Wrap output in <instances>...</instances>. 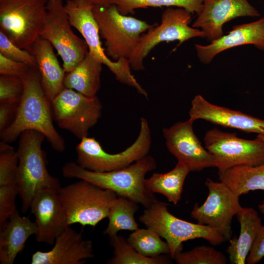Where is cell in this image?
<instances>
[{"mask_svg":"<svg viewBox=\"0 0 264 264\" xmlns=\"http://www.w3.org/2000/svg\"><path fill=\"white\" fill-rule=\"evenodd\" d=\"M22 77L23 93L14 121L0 132L1 141L11 143L23 132L34 130L43 134L55 151L63 152L65 142L53 124L51 102L44 90L37 67H30Z\"/></svg>","mask_w":264,"mask_h":264,"instance_id":"6da1fadb","label":"cell"},{"mask_svg":"<svg viewBox=\"0 0 264 264\" xmlns=\"http://www.w3.org/2000/svg\"><path fill=\"white\" fill-rule=\"evenodd\" d=\"M156 167L155 160L147 155L125 168L110 172L89 171L72 162L65 163L62 171L65 177L87 180L113 191L118 197L140 204L146 208L157 200L154 193L147 187L145 178L146 174Z\"/></svg>","mask_w":264,"mask_h":264,"instance_id":"7a4b0ae2","label":"cell"},{"mask_svg":"<svg viewBox=\"0 0 264 264\" xmlns=\"http://www.w3.org/2000/svg\"><path fill=\"white\" fill-rule=\"evenodd\" d=\"M45 138L43 134L34 130L25 131L20 135L16 184L23 213L30 209L39 191L48 188L58 191L61 187L58 179L47 170L46 156L42 148Z\"/></svg>","mask_w":264,"mask_h":264,"instance_id":"3957f363","label":"cell"},{"mask_svg":"<svg viewBox=\"0 0 264 264\" xmlns=\"http://www.w3.org/2000/svg\"><path fill=\"white\" fill-rule=\"evenodd\" d=\"M139 220L165 240L172 259L177 252L182 251V243L186 241L201 238L213 246L220 245L227 241L216 228L175 217L169 212L165 203L158 200L146 208L139 217Z\"/></svg>","mask_w":264,"mask_h":264,"instance_id":"277c9868","label":"cell"},{"mask_svg":"<svg viewBox=\"0 0 264 264\" xmlns=\"http://www.w3.org/2000/svg\"><path fill=\"white\" fill-rule=\"evenodd\" d=\"M93 12L100 37L105 40V53L114 61L129 59L141 35L154 25L121 14L114 4L94 5Z\"/></svg>","mask_w":264,"mask_h":264,"instance_id":"5b68a950","label":"cell"},{"mask_svg":"<svg viewBox=\"0 0 264 264\" xmlns=\"http://www.w3.org/2000/svg\"><path fill=\"white\" fill-rule=\"evenodd\" d=\"M58 194L69 225L79 223L93 227L108 218L118 197L113 191L83 179L61 187Z\"/></svg>","mask_w":264,"mask_h":264,"instance_id":"8992f818","label":"cell"},{"mask_svg":"<svg viewBox=\"0 0 264 264\" xmlns=\"http://www.w3.org/2000/svg\"><path fill=\"white\" fill-rule=\"evenodd\" d=\"M48 0H0V31L30 52L40 37Z\"/></svg>","mask_w":264,"mask_h":264,"instance_id":"52a82bcc","label":"cell"},{"mask_svg":"<svg viewBox=\"0 0 264 264\" xmlns=\"http://www.w3.org/2000/svg\"><path fill=\"white\" fill-rule=\"evenodd\" d=\"M140 124L135 141L117 154L106 152L93 137H83L76 147L77 163L89 171L106 172L125 168L148 155L152 142L151 131L145 118H141Z\"/></svg>","mask_w":264,"mask_h":264,"instance_id":"ba28073f","label":"cell"},{"mask_svg":"<svg viewBox=\"0 0 264 264\" xmlns=\"http://www.w3.org/2000/svg\"><path fill=\"white\" fill-rule=\"evenodd\" d=\"M94 4L89 0H67L65 10L72 26L82 35L88 48V52L106 66L119 82L137 88L139 84L132 74L129 60L121 58L112 61L106 55L100 41L99 28L94 18Z\"/></svg>","mask_w":264,"mask_h":264,"instance_id":"9c48e42d","label":"cell"},{"mask_svg":"<svg viewBox=\"0 0 264 264\" xmlns=\"http://www.w3.org/2000/svg\"><path fill=\"white\" fill-rule=\"evenodd\" d=\"M191 13L182 8L168 7L162 13L161 23L143 33L129 60L131 67L136 71L144 69V60L150 52L161 42L178 41L180 45L195 37L205 38L201 30L190 27Z\"/></svg>","mask_w":264,"mask_h":264,"instance_id":"30bf717a","label":"cell"},{"mask_svg":"<svg viewBox=\"0 0 264 264\" xmlns=\"http://www.w3.org/2000/svg\"><path fill=\"white\" fill-rule=\"evenodd\" d=\"M51 108L58 126L81 140L97 123L102 105L97 96L89 97L65 87L51 101Z\"/></svg>","mask_w":264,"mask_h":264,"instance_id":"8fae6325","label":"cell"},{"mask_svg":"<svg viewBox=\"0 0 264 264\" xmlns=\"http://www.w3.org/2000/svg\"><path fill=\"white\" fill-rule=\"evenodd\" d=\"M62 0H48L40 36L48 41L63 61L66 73L71 71L88 52L85 41L74 34Z\"/></svg>","mask_w":264,"mask_h":264,"instance_id":"7c38bea8","label":"cell"},{"mask_svg":"<svg viewBox=\"0 0 264 264\" xmlns=\"http://www.w3.org/2000/svg\"><path fill=\"white\" fill-rule=\"evenodd\" d=\"M203 140L219 171L264 162V142L258 136L254 139H245L237 137L235 133L213 129L206 132Z\"/></svg>","mask_w":264,"mask_h":264,"instance_id":"4fadbf2b","label":"cell"},{"mask_svg":"<svg viewBox=\"0 0 264 264\" xmlns=\"http://www.w3.org/2000/svg\"><path fill=\"white\" fill-rule=\"evenodd\" d=\"M205 185L209 191L207 198L201 205H195L191 216L199 224L219 230L229 241L232 235L233 218L242 207L240 196L220 181L207 178Z\"/></svg>","mask_w":264,"mask_h":264,"instance_id":"5bb4252c","label":"cell"},{"mask_svg":"<svg viewBox=\"0 0 264 264\" xmlns=\"http://www.w3.org/2000/svg\"><path fill=\"white\" fill-rule=\"evenodd\" d=\"M194 121L189 118L162 129L168 150L178 161L186 165L190 172L215 167L212 154L202 146L194 133Z\"/></svg>","mask_w":264,"mask_h":264,"instance_id":"9a60e30c","label":"cell"},{"mask_svg":"<svg viewBox=\"0 0 264 264\" xmlns=\"http://www.w3.org/2000/svg\"><path fill=\"white\" fill-rule=\"evenodd\" d=\"M30 209L36 219V241L54 244L56 237L69 226L58 191L48 188L39 191L34 197Z\"/></svg>","mask_w":264,"mask_h":264,"instance_id":"2e32d148","label":"cell"},{"mask_svg":"<svg viewBox=\"0 0 264 264\" xmlns=\"http://www.w3.org/2000/svg\"><path fill=\"white\" fill-rule=\"evenodd\" d=\"M192 24L200 28L212 42L223 35V24L240 17H259L247 0H204L202 10Z\"/></svg>","mask_w":264,"mask_h":264,"instance_id":"e0dca14e","label":"cell"},{"mask_svg":"<svg viewBox=\"0 0 264 264\" xmlns=\"http://www.w3.org/2000/svg\"><path fill=\"white\" fill-rule=\"evenodd\" d=\"M68 226L56 238L48 251H37L32 256V264H83L94 257L92 242L84 240L81 232Z\"/></svg>","mask_w":264,"mask_h":264,"instance_id":"ac0fdd59","label":"cell"},{"mask_svg":"<svg viewBox=\"0 0 264 264\" xmlns=\"http://www.w3.org/2000/svg\"><path fill=\"white\" fill-rule=\"evenodd\" d=\"M189 114L195 121L203 119L221 126L264 136V120L241 111L213 104L200 95L191 102Z\"/></svg>","mask_w":264,"mask_h":264,"instance_id":"d6986e66","label":"cell"},{"mask_svg":"<svg viewBox=\"0 0 264 264\" xmlns=\"http://www.w3.org/2000/svg\"><path fill=\"white\" fill-rule=\"evenodd\" d=\"M252 44L264 51V18L234 26L227 34L211 42L206 45L195 44L198 58L204 64H208L217 54L237 46Z\"/></svg>","mask_w":264,"mask_h":264,"instance_id":"ffe728a7","label":"cell"},{"mask_svg":"<svg viewBox=\"0 0 264 264\" xmlns=\"http://www.w3.org/2000/svg\"><path fill=\"white\" fill-rule=\"evenodd\" d=\"M35 222L21 216L16 209L8 219L0 225V263L13 264L24 248L28 238L36 234Z\"/></svg>","mask_w":264,"mask_h":264,"instance_id":"44dd1931","label":"cell"},{"mask_svg":"<svg viewBox=\"0 0 264 264\" xmlns=\"http://www.w3.org/2000/svg\"><path fill=\"white\" fill-rule=\"evenodd\" d=\"M30 52L36 59L43 88L51 102L65 88L66 72L58 62L52 45L45 39L39 37L32 45Z\"/></svg>","mask_w":264,"mask_h":264,"instance_id":"7402d4cb","label":"cell"},{"mask_svg":"<svg viewBox=\"0 0 264 264\" xmlns=\"http://www.w3.org/2000/svg\"><path fill=\"white\" fill-rule=\"evenodd\" d=\"M236 216L240 224V234L229 240L226 252L230 264H244L263 225L253 208L241 207Z\"/></svg>","mask_w":264,"mask_h":264,"instance_id":"603a6c76","label":"cell"},{"mask_svg":"<svg viewBox=\"0 0 264 264\" xmlns=\"http://www.w3.org/2000/svg\"><path fill=\"white\" fill-rule=\"evenodd\" d=\"M102 65L88 52L74 68L66 73L64 80L65 87L89 97L96 96L101 87Z\"/></svg>","mask_w":264,"mask_h":264,"instance_id":"cb8c5ba5","label":"cell"},{"mask_svg":"<svg viewBox=\"0 0 264 264\" xmlns=\"http://www.w3.org/2000/svg\"><path fill=\"white\" fill-rule=\"evenodd\" d=\"M220 181L240 196L251 191H264V162L256 166L242 165L218 171Z\"/></svg>","mask_w":264,"mask_h":264,"instance_id":"d4e9b609","label":"cell"},{"mask_svg":"<svg viewBox=\"0 0 264 264\" xmlns=\"http://www.w3.org/2000/svg\"><path fill=\"white\" fill-rule=\"evenodd\" d=\"M190 172L186 165L177 161L173 169L165 173H154L145 179V183L153 193L162 194L176 205L181 199L184 182Z\"/></svg>","mask_w":264,"mask_h":264,"instance_id":"484cf974","label":"cell"},{"mask_svg":"<svg viewBox=\"0 0 264 264\" xmlns=\"http://www.w3.org/2000/svg\"><path fill=\"white\" fill-rule=\"evenodd\" d=\"M138 209V203L121 197H118L111 206L108 216L109 223L104 234L116 235L121 230L134 231L138 228L134 216Z\"/></svg>","mask_w":264,"mask_h":264,"instance_id":"4316f807","label":"cell"},{"mask_svg":"<svg viewBox=\"0 0 264 264\" xmlns=\"http://www.w3.org/2000/svg\"><path fill=\"white\" fill-rule=\"evenodd\" d=\"M113 248L114 256L110 259L108 264H168L170 259L165 255L147 257L139 253L121 236H109Z\"/></svg>","mask_w":264,"mask_h":264,"instance_id":"83f0119b","label":"cell"},{"mask_svg":"<svg viewBox=\"0 0 264 264\" xmlns=\"http://www.w3.org/2000/svg\"><path fill=\"white\" fill-rule=\"evenodd\" d=\"M119 12L127 15L135 9L148 7H177L191 14L198 15L201 12L204 0H112Z\"/></svg>","mask_w":264,"mask_h":264,"instance_id":"f1b7e54d","label":"cell"},{"mask_svg":"<svg viewBox=\"0 0 264 264\" xmlns=\"http://www.w3.org/2000/svg\"><path fill=\"white\" fill-rule=\"evenodd\" d=\"M154 230L138 228L131 234L127 242L141 255L155 257L163 254H170V248L166 242Z\"/></svg>","mask_w":264,"mask_h":264,"instance_id":"f546056e","label":"cell"},{"mask_svg":"<svg viewBox=\"0 0 264 264\" xmlns=\"http://www.w3.org/2000/svg\"><path fill=\"white\" fill-rule=\"evenodd\" d=\"M178 264H226L227 259L213 247L201 245L190 250L176 253L174 259Z\"/></svg>","mask_w":264,"mask_h":264,"instance_id":"4dcf8cb0","label":"cell"},{"mask_svg":"<svg viewBox=\"0 0 264 264\" xmlns=\"http://www.w3.org/2000/svg\"><path fill=\"white\" fill-rule=\"evenodd\" d=\"M19 159L14 148L8 143H0V186L17 185Z\"/></svg>","mask_w":264,"mask_h":264,"instance_id":"1f68e13d","label":"cell"},{"mask_svg":"<svg viewBox=\"0 0 264 264\" xmlns=\"http://www.w3.org/2000/svg\"><path fill=\"white\" fill-rule=\"evenodd\" d=\"M24 90L22 77L0 76V103L19 104Z\"/></svg>","mask_w":264,"mask_h":264,"instance_id":"d6a6232c","label":"cell"},{"mask_svg":"<svg viewBox=\"0 0 264 264\" xmlns=\"http://www.w3.org/2000/svg\"><path fill=\"white\" fill-rule=\"evenodd\" d=\"M0 54L18 62L23 63L30 67H37L36 59L29 51L22 49L14 44L0 31Z\"/></svg>","mask_w":264,"mask_h":264,"instance_id":"836d02e7","label":"cell"},{"mask_svg":"<svg viewBox=\"0 0 264 264\" xmlns=\"http://www.w3.org/2000/svg\"><path fill=\"white\" fill-rule=\"evenodd\" d=\"M18 195L16 185L0 186V225L5 222L16 209L15 200Z\"/></svg>","mask_w":264,"mask_h":264,"instance_id":"e575fe53","label":"cell"},{"mask_svg":"<svg viewBox=\"0 0 264 264\" xmlns=\"http://www.w3.org/2000/svg\"><path fill=\"white\" fill-rule=\"evenodd\" d=\"M25 64L13 60L0 54V74L22 77L30 69Z\"/></svg>","mask_w":264,"mask_h":264,"instance_id":"d590c367","label":"cell"},{"mask_svg":"<svg viewBox=\"0 0 264 264\" xmlns=\"http://www.w3.org/2000/svg\"><path fill=\"white\" fill-rule=\"evenodd\" d=\"M264 257V225L261 227L255 241L248 254L246 262L256 264Z\"/></svg>","mask_w":264,"mask_h":264,"instance_id":"8d00e7d4","label":"cell"},{"mask_svg":"<svg viewBox=\"0 0 264 264\" xmlns=\"http://www.w3.org/2000/svg\"><path fill=\"white\" fill-rule=\"evenodd\" d=\"M19 104L0 103V132L9 127L14 121Z\"/></svg>","mask_w":264,"mask_h":264,"instance_id":"74e56055","label":"cell"},{"mask_svg":"<svg viewBox=\"0 0 264 264\" xmlns=\"http://www.w3.org/2000/svg\"><path fill=\"white\" fill-rule=\"evenodd\" d=\"M94 5H99L101 6H108L113 4L112 0H89Z\"/></svg>","mask_w":264,"mask_h":264,"instance_id":"f35d334b","label":"cell"},{"mask_svg":"<svg viewBox=\"0 0 264 264\" xmlns=\"http://www.w3.org/2000/svg\"><path fill=\"white\" fill-rule=\"evenodd\" d=\"M258 208L260 211L264 215V201L259 205Z\"/></svg>","mask_w":264,"mask_h":264,"instance_id":"ab89813d","label":"cell"},{"mask_svg":"<svg viewBox=\"0 0 264 264\" xmlns=\"http://www.w3.org/2000/svg\"><path fill=\"white\" fill-rule=\"evenodd\" d=\"M259 138H260L262 140H263L264 142V136L262 135H257Z\"/></svg>","mask_w":264,"mask_h":264,"instance_id":"60d3db41","label":"cell"}]
</instances>
